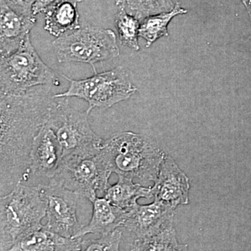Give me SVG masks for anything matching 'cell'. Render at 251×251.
I'll return each instance as SVG.
<instances>
[{"instance_id":"7a4b0ae2","label":"cell","mask_w":251,"mask_h":251,"mask_svg":"<svg viewBox=\"0 0 251 251\" xmlns=\"http://www.w3.org/2000/svg\"><path fill=\"white\" fill-rule=\"evenodd\" d=\"M100 154L112 173L143 182H155L166 153L151 138L118 132L103 140Z\"/></svg>"},{"instance_id":"5bb4252c","label":"cell","mask_w":251,"mask_h":251,"mask_svg":"<svg viewBox=\"0 0 251 251\" xmlns=\"http://www.w3.org/2000/svg\"><path fill=\"white\" fill-rule=\"evenodd\" d=\"M92 203L93 209L90 222L82 227L76 238L90 234L103 235L120 228L125 224L128 211L114 205L105 197H97Z\"/></svg>"},{"instance_id":"ffe728a7","label":"cell","mask_w":251,"mask_h":251,"mask_svg":"<svg viewBox=\"0 0 251 251\" xmlns=\"http://www.w3.org/2000/svg\"><path fill=\"white\" fill-rule=\"evenodd\" d=\"M140 21L128 14L123 8H119L115 18V26L122 46L133 50H140L138 36Z\"/></svg>"},{"instance_id":"30bf717a","label":"cell","mask_w":251,"mask_h":251,"mask_svg":"<svg viewBox=\"0 0 251 251\" xmlns=\"http://www.w3.org/2000/svg\"><path fill=\"white\" fill-rule=\"evenodd\" d=\"M63 150L53 130L46 124L38 132L29 155V179L50 180L58 171Z\"/></svg>"},{"instance_id":"ac0fdd59","label":"cell","mask_w":251,"mask_h":251,"mask_svg":"<svg viewBox=\"0 0 251 251\" xmlns=\"http://www.w3.org/2000/svg\"><path fill=\"white\" fill-rule=\"evenodd\" d=\"M187 12V10L176 3L171 11L151 15L140 21L139 36L146 41L147 49L162 36H168V26L173 18Z\"/></svg>"},{"instance_id":"7402d4cb","label":"cell","mask_w":251,"mask_h":251,"mask_svg":"<svg viewBox=\"0 0 251 251\" xmlns=\"http://www.w3.org/2000/svg\"><path fill=\"white\" fill-rule=\"evenodd\" d=\"M122 232L120 228L110 233L99 236L97 239H85L82 237L81 251H119L122 240Z\"/></svg>"},{"instance_id":"8992f818","label":"cell","mask_w":251,"mask_h":251,"mask_svg":"<svg viewBox=\"0 0 251 251\" xmlns=\"http://www.w3.org/2000/svg\"><path fill=\"white\" fill-rule=\"evenodd\" d=\"M54 102L47 125L53 130L63 150V157L90 156L99 152L103 140L91 128L90 112L73 108L67 99Z\"/></svg>"},{"instance_id":"52a82bcc","label":"cell","mask_w":251,"mask_h":251,"mask_svg":"<svg viewBox=\"0 0 251 251\" xmlns=\"http://www.w3.org/2000/svg\"><path fill=\"white\" fill-rule=\"evenodd\" d=\"M69 82V89L62 93L54 94L57 98L75 97L88 103L89 112L94 108L101 111L111 108L115 104L126 100L138 89L130 82L128 74L122 67L98 74L82 80H73L62 75Z\"/></svg>"},{"instance_id":"2e32d148","label":"cell","mask_w":251,"mask_h":251,"mask_svg":"<svg viewBox=\"0 0 251 251\" xmlns=\"http://www.w3.org/2000/svg\"><path fill=\"white\" fill-rule=\"evenodd\" d=\"M82 0H56L46 11L44 29L57 38L81 27L77 4Z\"/></svg>"},{"instance_id":"5b68a950","label":"cell","mask_w":251,"mask_h":251,"mask_svg":"<svg viewBox=\"0 0 251 251\" xmlns=\"http://www.w3.org/2000/svg\"><path fill=\"white\" fill-rule=\"evenodd\" d=\"M0 62V95L22 94L36 86L58 82L55 72L36 52L30 36L14 53L1 57Z\"/></svg>"},{"instance_id":"484cf974","label":"cell","mask_w":251,"mask_h":251,"mask_svg":"<svg viewBox=\"0 0 251 251\" xmlns=\"http://www.w3.org/2000/svg\"><path fill=\"white\" fill-rule=\"evenodd\" d=\"M115 4H116L117 7L124 8L126 0H115Z\"/></svg>"},{"instance_id":"d6986e66","label":"cell","mask_w":251,"mask_h":251,"mask_svg":"<svg viewBox=\"0 0 251 251\" xmlns=\"http://www.w3.org/2000/svg\"><path fill=\"white\" fill-rule=\"evenodd\" d=\"M187 245H181L176 240L173 224L149 237L138 238L130 247L131 251H186Z\"/></svg>"},{"instance_id":"cb8c5ba5","label":"cell","mask_w":251,"mask_h":251,"mask_svg":"<svg viewBox=\"0 0 251 251\" xmlns=\"http://www.w3.org/2000/svg\"><path fill=\"white\" fill-rule=\"evenodd\" d=\"M55 1L56 0H34L33 14L36 16L41 13H46Z\"/></svg>"},{"instance_id":"d4e9b609","label":"cell","mask_w":251,"mask_h":251,"mask_svg":"<svg viewBox=\"0 0 251 251\" xmlns=\"http://www.w3.org/2000/svg\"><path fill=\"white\" fill-rule=\"evenodd\" d=\"M242 1L244 4L245 5L246 8H247L251 21V0H242Z\"/></svg>"},{"instance_id":"9a60e30c","label":"cell","mask_w":251,"mask_h":251,"mask_svg":"<svg viewBox=\"0 0 251 251\" xmlns=\"http://www.w3.org/2000/svg\"><path fill=\"white\" fill-rule=\"evenodd\" d=\"M82 237L68 238L45 228L44 226L15 244L11 251H81Z\"/></svg>"},{"instance_id":"9c48e42d","label":"cell","mask_w":251,"mask_h":251,"mask_svg":"<svg viewBox=\"0 0 251 251\" xmlns=\"http://www.w3.org/2000/svg\"><path fill=\"white\" fill-rule=\"evenodd\" d=\"M39 185L41 198L46 203L47 223L44 227L68 238H76L82 227L77 218L76 193L52 180Z\"/></svg>"},{"instance_id":"8fae6325","label":"cell","mask_w":251,"mask_h":251,"mask_svg":"<svg viewBox=\"0 0 251 251\" xmlns=\"http://www.w3.org/2000/svg\"><path fill=\"white\" fill-rule=\"evenodd\" d=\"M189 179L169 155L162 162L154 185L153 198L176 209L189 202Z\"/></svg>"},{"instance_id":"6da1fadb","label":"cell","mask_w":251,"mask_h":251,"mask_svg":"<svg viewBox=\"0 0 251 251\" xmlns=\"http://www.w3.org/2000/svg\"><path fill=\"white\" fill-rule=\"evenodd\" d=\"M53 85L36 86L18 94L0 95V186L4 196L29 179V155L38 132L54 103Z\"/></svg>"},{"instance_id":"603a6c76","label":"cell","mask_w":251,"mask_h":251,"mask_svg":"<svg viewBox=\"0 0 251 251\" xmlns=\"http://www.w3.org/2000/svg\"><path fill=\"white\" fill-rule=\"evenodd\" d=\"M5 3L18 14L27 16H36L33 14L34 0H4Z\"/></svg>"},{"instance_id":"3957f363","label":"cell","mask_w":251,"mask_h":251,"mask_svg":"<svg viewBox=\"0 0 251 251\" xmlns=\"http://www.w3.org/2000/svg\"><path fill=\"white\" fill-rule=\"evenodd\" d=\"M46 203L39 185L18 184L0 198V251H9L23 238L42 227Z\"/></svg>"},{"instance_id":"7c38bea8","label":"cell","mask_w":251,"mask_h":251,"mask_svg":"<svg viewBox=\"0 0 251 251\" xmlns=\"http://www.w3.org/2000/svg\"><path fill=\"white\" fill-rule=\"evenodd\" d=\"M175 210L173 206L156 200L148 205H140L137 203L128 211L122 227L138 238L149 237L173 224Z\"/></svg>"},{"instance_id":"4fadbf2b","label":"cell","mask_w":251,"mask_h":251,"mask_svg":"<svg viewBox=\"0 0 251 251\" xmlns=\"http://www.w3.org/2000/svg\"><path fill=\"white\" fill-rule=\"evenodd\" d=\"M0 56L14 53L24 44L36 22V16L18 14L0 0Z\"/></svg>"},{"instance_id":"44dd1931","label":"cell","mask_w":251,"mask_h":251,"mask_svg":"<svg viewBox=\"0 0 251 251\" xmlns=\"http://www.w3.org/2000/svg\"><path fill=\"white\" fill-rule=\"evenodd\" d=\"M175 4L173 0H126L123 9L142 21L151 15L171 11Z\"/></svg>"},{"instance_id":"ba28073f","label":"cell","mask_w":251,"mask_h":251,"mask_svg":"<svg viewBox=\"0 0 251 251\" xmlns=\"http://www.w3.org/2000/svg\"><path fill=\"white\" fill-rule=\"evenodd\" d=\"M112 172L99 152L90 156L63 157L52 181L93 202L97 193H105Z\"/></svg>"},{"instance_id":"e0dca14e","label":"cell","mask_w":251,"mask_h":251,"mask_svg":"<svg viewBox=\"0 0 251 251\" xmlns=\"http://www.w3.org/2000/svg\"><path fill=\"white\" fill-rule=\"evenodd\" d=\"M116 184L109 185L105 191L104 197L114 205L125 210H130L137 204L140 198H153L151 186L144 187L133 182V179L119 175Z\"/></svg>"},{"instance_id":"277c9868","label":"cell","mask_w":251,"mask_h":251,"mask_svg":"<svg viewBox=\"0 0 251 251\" xmlns=\"http://www.w3.org/2000/svg\"><path fill=\"white\" fill-rule=\"evenodd\" d=\"M59 62L90 64L94 74L95 64L111 60L120 55L115 32L110 29L85 25L65 33L52 41Z\"/></svg>"}]
</instances>
